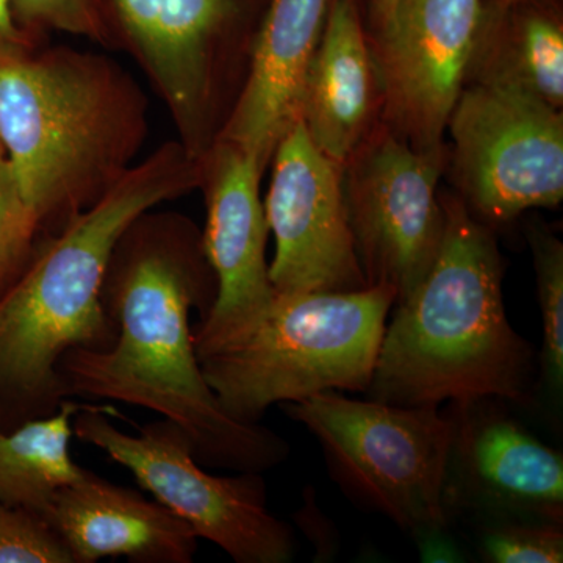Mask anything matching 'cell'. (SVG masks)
<instances>
[{"label":"cell","mask_w":563,"mask_h":563,"mask_svg":"<svg viewBox=\"0 0 563 563\" xmlns=\"http://www.w3.org/2000/svg\"><path fill=\"white\" fill-rule=\"evenodd\" d=\"M146 214V213H144ZM122 235L102 299L113 343L63 355L66 396L143 407L187 433L199 462L240 473L279 465L288 444L258 422L236 420L203 377L190 313L214 301L201 240L179 221L144 218Z\"/></svg>","instance_id":"1"},{"label":"cell","mask_w":563,"mask_h":563,"mask_svg":"<svg viewBox=\"0 0 563 563\" xmlns=\"http://www.w3.org/2000/svg\"><path fill=\"white\" fill-rule=\"evenodd\" d=\"M440 199L439 251L417 287L395 303L365 393L406 407L525 401L533 351L506 313L498 244L461 198Z\"/></svg>","instance_id":"2"},{"label":"cell","mask_w":563,"mask_h":563,"mask_svg":"<svg viewBox=\"0 0 563 563\" xmlns=\"http://www.w3.org/2000/svg\"><path fill=\"white\" fill-rule=\"evenodd\" d=\"M201 181V157L181 143L163 146L74 213L0 295V393L21 404L27 420L54 413L68 399L58 373L66 352L113 343L117 325L102 290L122 235Z\"/></svg>","instance_id":"3"},{"label":"cell","mask_w":563,"mask_h":563,"mask_svg":"<svg viewBox=\"0 0 563 563\" xmlns=\"http://www.w3.org/2000/svg\"><path fill=\"white\" fill-rule=\"evenodd\" d=\"M143 133L140 92L107 58L57 49L0 62V144L41 222L101 198Z\"/></svg>","instance_id":"4"},{"label":"cell","mask_w":563,"mask_h":563,"mask_svg":"<svg viewBox=\"0 0 563 563\" xmlns=\"http://www.w3.org/2000/svg\"><path fill=\"white\" fill-rule=\"evenodd\" d=\"M396 291L276 295L265 312L217 342L196 346L203 377L236 420L257 422L277 402L324 391L365 393Z\"/></svg>","instance_id":"5"},{"label":"cell","mask_w":563,"mask_h":563,"mask_svg":"<svg viewBox=\"0 0 563 563\" xmlns=\"http://www.w3.org/2000/svg\"><path fill=\"white\" fill-rule=\"evenodd\" d=\"M288 413L317 437L343 490L407 531L446 525L448 468L457 421L440 407L362 401L324 391Z\"/></svg>","instance_id":"6"},{"label":"cell","mask_w":563,"mask_h":563,"mask_svg":"<svg viewBox=\"0 0 563 563\" xmlns=\"http://www.w3.org/2000/svg\"><path fill=\"white\" fill-rule=\"evenodd\" d=\"M110 417L117 410L109 406H81L73 418L74 435L128 468L198 539L217 544L239 563L291 561L295 533L269 512L258 473L214 476L202 468L191 440L173 421L163 418L128 433Z\"/></svg>","instance_id":"7"},{"label":"cell","mask_w":563,"mask_h":563,"mask_svg":"<svg viewBox=\"0 0 563 563\" xmlns=\"http://www.w3.org/2000/svg\"><path fill=\"white\" fill-rule=\"evenodd\" d=\"M454 179L479 221L501 224L563 198L561 110L520 90L472 84L448 121Z\"/></svg>","instance_id":"8"},{"label":"cell","mask_w":563,"mask_h":563,"mask_svg":"<svg viewBox=\"0 0 563 563\" xmlns=\"http://www.w3.org/2000/svg\"><path fill=\"white\" fill-rule=\"evenodd\" d=\"M444 163V146L415 150L379 131L344 165V201L366 285L391 287L396 302L417 287L442 242L437 187Z\"/></svg>","instance_id":"9"},{"label":"cell","mask_w":563,"mask_h":563,"mask_svg":"<svg viewBox=\"0 0 563 563\" xmlns=\"http://www.w3.org/2000/svg\"><path fill=\"white\" fill-rule=\"evenodd\" d=\"M273 158L272 185L263 209L276 242L269 265L274 292L368 287L347 218L344 166L314 146L302 121L285 132Z\"/></svg>","instance_id":"10"},{"label":"cell","mask_w":563,"mask_h":563,"mask_svg":"<svg viewBox=\"0 0 563 563\" xmlns=\"http://www.w3.org/2000/svg\"><path fill=\"white\" fill-rule=\"evenodd\" d=\"M484 0H398L373 51L385 118L415 150L443 147L466 81Z\"/></svg>","instance_id":"11"},{"label":"cell","mask_w":563,"mask_h":563,"mask_svg":"<svg viewBox=\"0 0 563 563\" xmlns=\"http://www.w3.org/2000/svg\"><path fill=\"white\" fill-rule=\"evenodd\" d=\"M201 158L207 203L201 246L217 279V295L192 329L195 347L239 331L265 312L274 298L265 255L269 229L261 201V165L222 140Z\"/></svg>","instance_id":"12"},{"label":"cell","mask_w":563,"mask_h":563,"mask_svg":"<svg viewBox=\"0 0 563 563\" xmlns=\"http://www.w3.org/2000/svg\"><path fill=\"white\" fill-rule=\"evenodd\" d=\"M118 22L196 157L209 150L214 55L235 0H111Z\"/></svg>","instance_id":"13"},{"label":"cell","mask_w":563,"mask_h":563,"mask_svg":"<svg viewBox=\"0 0 563 563\" xmlns=\"http://www.w3.org/2000/svg\"><path fill=\"white\" fill-rule=\"evenodd\" d=\"M331 0H272L255 38L250 77L218 140L262 169L285 132L301 120L303 85Z\"/></svg>","instance_id":"14"},{"label":"cell","mask_w":563,"mask_h":563,"mask_svg":"<svg viewBox=\"0 0 563 563\" xmlns=\"http://www.w3.org/2000/svg\"><path fill=\"white\" fill-rule=\"evenodd\" d=\"M74 563L125 558L139 563H191L198 536L157 499L87 470L52 499L44 515Z\"/></svg>","instance_id":"15"},{"label":"cell","mask_w":563,"mask_h":563,"mask_svg":"<svg viewBox=\"0 0 563 563\" xmlns=\"http://www.w3.org/2000/svg\"><path fill=\"white\" fill-rule=\"evenodd\" d=\"M376 60L354 0H333L303 85L301 120L322 154L346 165L368 132Z\"/></svg>","instance_id":"16"},{"label":"cell","mask_w":563,"mask_h":563,"mask_svg":"<svg viewBox=\"0 0 563 563\" xmlns=\"http://www.w3.org/2000/svg\"><path fill=\"white\" fill-rule=\"evenodd\" d=\"M461 451L474 487L493 501L554 521L563 512V459L509 418L455 417Z\"/></svg>","instance_id":"17"},{"label":"cell","mask_w":563,"mask_h":563,"mask_svg":"<svg viewBox=\"0 0 563 563\" xmlns=\"http://www.w3.org/2000/svg\"><path fill=\"white\" fill-rule=\"evenodd\" d=\"M485 5V3H484ZM528 92L561 110L563 27L550 11L532 5L496 13L485 7L466 80Z\"/></svg>","instance_id":"18"},{"label":"cell","mask_w":563,"mask_h":563,"mask_svg":"<svg viewBox=\"0 0 563 563\" xmlns=\"http://www.w3.org/2000/svg\"><path fill=\"white\" fill-rule=\"evenodd\" d=\"M80 404L68 401L54 413L0 428V501L44 517L52 499L79 479L84 468L73 461V418Z\"/></svg>","instance_id":"19"},{"label":"cell","mask_w":563,"mask_h":563,"mask_svg":"<svg viewBox=\"0 0 563 563\" xmlns=\"http://www.w3.org/2000/svg\"><path fill=\"white\" fill-rule=\"evenodd\" d=\"M542 312L543 373L548 387L561 393L563 384V244L544 229H529Z\"/></svg>","instance_id":"20"},{"label":"cell","mask_w":563,"mask_h":563,"mask_svg":"<svg viewBox=\"0 0 563 563\" xmlns=\"http://www.w3.org/2000/svg\"><path fill=\"white\" fill-rule=\"evenodd\" d=\"M0 563H74L68 548L41 515L0 501Z\"/></svg>","instance_id":"21"},{"label":"cell","mask_w":563,"mask_h":563,"mask_svg":"<svg viewBox=\"0 0 563 563\" xmlns=\"http://www.w3.org/2000/svg\"><path fill=\"white\" fill-rule=\"evenodd\" d=\"M40 224L0 144V284L25 261Z\"/></svg>","instance_id":"22"},{"label":"cell","mask_w":563,"mask_h":563,"mask_svg":"<svg viewBox=\"0 0 563 563\" xmlns=\"http://www.w3.org/2000/svg\"><path fill=\"white\" fill-rule=\"evenodd\" d=\"M18 20L52 31L109 40L101 0H14Z\"/></svg>","instance_id":"23"},{"label":"cell","mask_w":563,"mask_h":563,"mask_svg":"<svg viewBox=\"0 0 563 563\" xmlns=\"http://www.w3.org/2000/svg\"><path fill=\"white\" fill-rule=\"evenodd\" d=\"M484 551L496 563H561L563 533L555 525H507L485 536Z\"/></svg>","instance_id":"24"},{"label":"cell","mask_w":563,"mask_h":563,"mask_svg":"<svg viewBox=\"0 0 563 563\" xmlns=\"http://www.w3.org/2000/svg\"><path fill=\"white\" fill-rule=\"evenodd\" d=\"M27 40L18 27L14 0H0V51L10 57L27 54Z\"/></svg>","instance_id":"25"},{"label":"cell","mask_w":563,"mask_h":563,"mask_svg":"<svg viewBox=\"0 0 563 563\" xmlns=\"http://www.w3.org/2000/svg\"><path fill=\"white\" fill-rule=\"evenodd\" d=\"M369 3H372L373 20L380 31L390 21L393 11L398 5V0H369Z\"/></svg>","instance_id":"26"},{"label":"cell","mask_w":563,"mask_h":563,"mask_svg":"<svg viewBox=\"0 0 563 563\" xmlns=\"http://www.w3.org/2000/svg\"><path fill=\"white\" fill-rule=\"evenodd\" d=\"M548 0H487L485 7L496 13H503V11L518 9V7L533 5V3H543Z\"/></svg>","instance_id":"27"},{"label":"cell","mask_w":563,"mask_h":563,"mask_svg":"<svg viewBox=\"0 0 563 563\" xmlns=\"http://www.w3.org/2000/svg\"><path fill=\"white\" fill-rule=\"evenodd\" d=\"M9 58H13V57H10V55H7L5 52H3V51H0V62L9 60Z\"/></svg>","instance_id":"28"}]
</instances>
